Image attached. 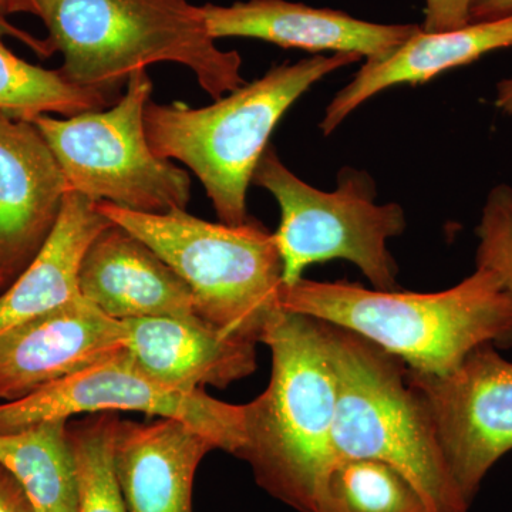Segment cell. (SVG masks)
<instances>
[{
	"instance_id": "cell-1",
	"label": "cell",
	"mask_w": 512,
	"mask_h": 512,
	"mask_svg": "<svg viewBox=\"0 0 512 512\" xmlns=\"http://www.w3.org/2000/svg\"><path fill=\"white\" fill-rule=\"evenodd\" d=\"M279 303L282 311L350 330L423 375H448L481 346H512V295L483 268L436 293L302 278L282 285Z\"/></svg>"
},
{
	"instance_id": "cell-2",
	"label": "cell",
	"mask_w": 512,
	"mask_h": 512,
	"mask_svg": "<svg viewBox=\"0 0 512 512\" xmlns=\"http://www.w3.org/2000/svg\"><path fill=\"white\" fill-rule=\"evenodd\" d=\"M62 53L69 82L117 93L131 73L154 63L183 64L212 99L244 86L242 59L210 35L202 6L187 0H33Z\"/></svg>"
},
{
	"instance_id": "cell-3",
	"label": "cell",
	"mask_w": 512,
	"mask_h": 512,
	"mask_svg": "<svg viewBox=\"0 0 512 512\" xmlns=\"http://www.w3.org/2000/svg\"><path fill=\"white\" fill-rule=\"evenodd\" d=\"M261 342L271 350V379L261 396L244 404L237 457L269 494L299 512H313L320 480L335 463L338 380L325 323L282 311Z\"/></svg>"
},
{
	"instance_id": "cell-4",
	"label": "cell",
	"mask_w": 512,
	"mask_h": 512,
	"mask_svg": "<svg viewBox=\"0 0 512 512\" xmlns=\"http://www.w3.org/2000/svg\"><path fill=\"white\" fill-rule=\"evenodd\" d=\"M360 59L350 53H333L281 64L202 109L180 101H150L148 143L157 156L190 168L204 185L222 224H245L251 220L248 187L279 121L313 84Z\"/></svg>"
},
{
	"instance_id": "cell-5",
	"label": "cell",
	"mask_w": 512,
	"mask_h": 512,
	"mask_svg": "<svg viewBox=\"0 0 512 512\" xmlns=\"http://www.w3.org/2000/svg\"><path fill=\"white\" fill-rule=\"evenodd\" d=\"M325 333L338 380L335 461H382L407 478L431 512L470 511L403 360L350 330L325 323Z\"/></svg>"
},
{
	"instance_id": "cell-6",
	"label": "cell",
	"mask_w": 512,
	"mask_h": 512,
	"mask_svg": "<svg viewBox=\"0 0 512 512\" xmlns=\"http://www.w3.org/2000/svg\"><path fill=\"white\" fill-rule=\"evenodd\" d=\"M174 269L194 296L198 318L222 335L261 342L282 312V259L274 234L249 220L214 224L185 211L144 214L97 204Z\"/></svg>"
},
{
	"instance_id": "cell-7",
	"label": "cell",
	"mask_w": 512,
	"mask_h": 512,
	"mask_svg": "<svg viewBox=\"0 0 512 512\" xmlns=\"http://www.w3.org/2000/svg\"><path fill=\"white\" fill-rule=\"evenodd\" d=\"M153 82L147 70L131 73L126 92L110 109L66 119L39 116V128L55 154L70 191L144 214L185 211L191 177L148 143L146 109Z\"/></svg>"
},
{
	"instance_id": "cell-8",
	"label": "cell",
	"mask_w": 512,
	"mask_h": 512,
	"mask_svg": "<svg viewBox=\"0 0 512 512\" xmlns=\"http://www.w3.org/2000/svg\"><path fill=\"white\" fill-rule=\"evenodd\" d=\"M252 183L274 195L281 224L274 237L282 259V282L293 285L313 264L345 259L379 291H397V265L387 241L402 234L406 218L399 204H376L373 181L345 170L333 192L316 190L266 147Z\"/></svg>"
},
{
	"instance_id": "cell-9",
	"label": "cell",
	"mask_w": 512,
	"mask_h": 512,
	"mask_svg": "<svg viewBox=\"0 0 512 512\" xmlns=\"http://www.w3.org/2000/svg\"><path fill=\"white\" fill-rule=\"evenodd\" d=\"M106 412L184 421L235 457L244 444V406L220 402L205 390L180 392L164 386L136 365L127 348L30 396L0 403V433Z\"/></svg>"
},
{
	"instance_id": "cell-10",
	"label": "cell",
	"mask_w": 512,
	"mask_h": 512,
	"mask_svg": "<svg viewBox=\"0 0 512 512\" xmlns=\"http://www.w3.org/2000/svg\"><path fill=\"white\" fill-rule=\"evenodd\" d=\"M409 380L429 407L451 473L471 503L488 471L512 450V363L487 345L448 375L409 369Z\"/></svg>"
},
{
	"instance_id": "cell-11",
	"label": "cell",
	"mask_w": 512,
	"mask_h": 512,
	"mask_svg": "<svg viewBox=\"0 0 512 512\" xmlns=\"http://www.w3.org/2000/svg\"><path fill=\"white\" fill-rule=\"evenodd\" d=\"M126 323L83 296L0 335V400L16 402L127 348Z\"/></svg>"
},
{
	"instance_id": "cell-12",
	"label": "cell",
	"mask_w": 512,
	"mask_h": 512,
	"mask_svg": "<svg viewBox=\"0 0 512 512\" xmlns=\"http://www.w3.org/2000/svg\"><path fill=\"white\" fill-rule=\"evenodd\" d=\"M69 191L39 128L0 116V276L6 288L46 244Z\"/></svg>"
},
{
	"instance_id": "cell-13",
	"label": "cell",
	"mask_w": 512,
	"mask_h": 512,
	"mask_svg": "<svg viewBox=\"0 0 512 512\" xmlns=\"http://www.w3.org/2000/svg\"><path fill=\"white\" fill-rule=\"evenodd\" d=\"M215 40L249 37L308 52L350 53L367 60L392 55L417 25H379L332 9L311 8L288 0H248L231 6H202Z\"/></svg>"
},
{
	"instance_id": "cell-14",
	"label": "cell",
	"mask_w": 512,
	"mask_h": 512,
	"mask_svg": "<svg viewBox=\"0 0 512 512\" xmlns=\"http://www.w3.org/2000/svg\"><path fill=\"white\" fill-rule=\"evenodd\" d=\"M79 288L84 299L120 322L200 319L183 279L146 242L113 222L87 248Z\"/></svg>"
},
{
	"instance_id": "cell-15",
	"label": "cell",
	"mask_w": 512,
	"mask_h": 512,
	"mask_svg": "<svg viewBox=\"0 0 512 512\" xmlns=\"http://www.w3.org/2000/svg\"><path fill=\"white\" fill-rule=\"evenodd\" d=\"M217 444L184 421L121 420L114 471L128 512H194L192 488L201 461Z\"/></svg>"
},
{
	"instance_id": "cell-16",
	"label": "cell",
	"mask_w": 512,
	"mask_h": 512,
	"mask_svg": "<svg viewBox=\"0 0 512 512\" xmlns=\"http://www.w3.org/2000/svg\"><path fill=\"white\" fill-rule=\"evenodd\" d=\"M127 350L151 379L180 392L225 389L256 370V343L222 335L201 319L126 320Z\"/></svg>"
},
{
	"instance_id": "cell-17",
	"label": "cell",
	"mask_w": 512,
	"mask_h": 512,
	"mask_svg": "<svg viewBox=\"0 0 512 512\" xmlns=\"http://www.w3.org/2000/svg\"><path fill=\"white\" fill-rule=\"evenodd\" d=\"M512 46V15L470 23L447 32L420 29L392 55L367 60L352 82L330 101L320 131L329 136L370 97L397 84L426 83L447 70L466 66L494 50Z\"/></svg>"
},
{
	"instance_id": "cell-18",
	"label": "cell",
	"mask_w": 512,
	"mask_h": 512,
	"mask_svg": "<svg viewBox=\"0 0 512 512\" xmlns=\"http://www.w3.org/2000/svg\"><path fill=\"white\" fill-rule=\"evenodd\" d=\"M110 224L97 202L79 192H67L46 244L0 295V335L82 296L79 272L83 256Z\"/></svg>"
},
{
	"instance_id": "cell-19",
	"label": "cell",
	"mask_w": 512,
	"mask_h": 512,
	"mask_svg": "<svg viewBox=\"0 0 512 512\" xmlns=\"http://www.w3.org/2000/svg\"><path fill=\"white\" fill-rule=\"evenodd\" d=\"M69 420H47L0 433V466L15 477L36 512H77L76 463Z\"/></svg>"
},
{
	"instance_id": "cell-20",
	"label": "cell",
	"mask_w": 512,
	"mask_h": 512,
	"mask_svg": "<svg viewBox=\"0 0 512 512\" xmlns=\"http://www.w3.org/2000/svg\"><path fill=\"white\" fill-rule=\"evenodd\" d=\"M114 94L77 86L60 69L25 62L0 42V116L26 121L50 113L72 117L106 109Z\"/></svg>"
},
{
	"instance_id": "cell-21",
	"label": "cell",
	"mask_w": 512,
	"mask_h": 512,
	"mask_svg": "<svg viewBox=\"0 0 512 512\" xmlns=\"http://www.w3.org/2000/svg\"><path fill=\"white\" fill-rule=\"evenodd\" d=\"M313 512H431L416 488L382 461L336 460L320 480Z\"/></svg>"
},
{
	"instance_id": "cell-22",
	"label": "cell",
	"mask_w": 512,
	"mask_h": 512,
	"mask_svg": "<svg viewBox=\"0 0 512 512\" xmlns=\"http://www.w3.org/2000/svg\"><path fill=\"white\" fill-rule=\"evenodd\" d=\"M119 421V413L106 412L67 423L79 488L77 512H128L114 471Z\"/></svg>"
},
{
	"instance_id": "cell-23",
	"label": "cell",
	"mask_w": 512,
	"mask_h": 512,
	"mask_svg": "<svg viewBox=\"0 0 512 512\" xmlns=\"http://www.w3.org/2000/svg\"><path fill=\"white\" fill-rule=\"evenodd\" d=\"M477 237V268L494 272L512 295V188L508 185H498L488 194Z\"/></svg>"
},
{
	"instance_id": "cell-24",
	"label": "cell",
	"mask_w": 512,
	"mask_h": 512,
	"mask_svg": "<svg viewBox=\"0 0 512 512\" xmlns=\"http://www.w3.org/2000/svg\"><path fill=\"white\" fill-rule=\"evenodd\" d=\"M424 32H447L470 25L473 0H426Z\"/></svg>"
},
{
	"instance_id": "cell-25",
	"label": "cell",
	"mask_w": 512,
	"mask_h": 512,
	"mask_svg": "<svg viewBox=\"0 0 512 512\" xmlns=\"http://www.w3.org/2000/svg\"><path fill=\"white\" fill-rule=\"evenodd\" d=\"M0 512H36L15 477L0 466Z\"/></svg>"
},
{
	"instance_id": "cell-26",
	"label": "cell",
	"mask_w": 512,
	"mask_h": 512,
	"mask_svg": "<svg viewBox=\"0 0 512 512\" xmlns=\"http://www.w3.org/2000/svg\"><path fill=\"white\" fill-rule=\"evenodd\" d=\"M512 15V0H473L470 23L490 22Z\"/></svg>"
},
{
	"instance_id": "cell-27",
	"label": "cell",
	"mask_w": 512,
	"mask_h": 512,
	"mask_svg": "<svg viewBox=\"0 0 512 512\" xmlns=\"http://www.w3.org/2000/svg\"><path fill=\"white\" fill-rule=\"evenodd\" d=\"M2 37H12V39L19 40L23 45L30 47L36 55L45 57V59L55 53L53 47L50 46L49 40L37 39V37L30 35L25 30L16 28L8 19L0 16V39Z\"/></svg>"
},
{
	"instance_id": "cell-28",
	"label": "cell",
	"mask_w": 512,
	"mask_h": 512,
	"mask_svg": "<svg viewBox=\"0 0 512 512\" xmlns=\"http://www.w3.org/2000/svg\"><path fill=\"white\" fill-rule=\"evenodd\" d=\"M15 13H32L36 15L33 0H0V16L6 18Z\"/></svg>"
},
{
	"instance_id": "cell-29",
	"label": "cell",
	"mask_w": 512,
	"mask_h": 512,
	"mask_svg": "<svg viewBox=\"0 0 512 512\" xmlns=\"http://www.w3.org/2000/svg\"><path fill=\"white\" fill-rule=\"evenodd\" d=\"M495 106L504 113L512 114V77L498 84Z\"/></svg>"
},
{
	"instance_id": "cell-30",
	"label": "cell",
	"mask_w": 512,
	"mask_h": 512,
	"mask_svg": "<svg viewBox=\"0 0 512 512\" xmlns=\"http://www.w3.org/2000/svg\"><path fill=\"white\" fill-rule=\"evenodd\" d=\"M2 289H6V284L5 281H3L2 276H0V291H2Z\"/></svg>"
}]
</instances>
